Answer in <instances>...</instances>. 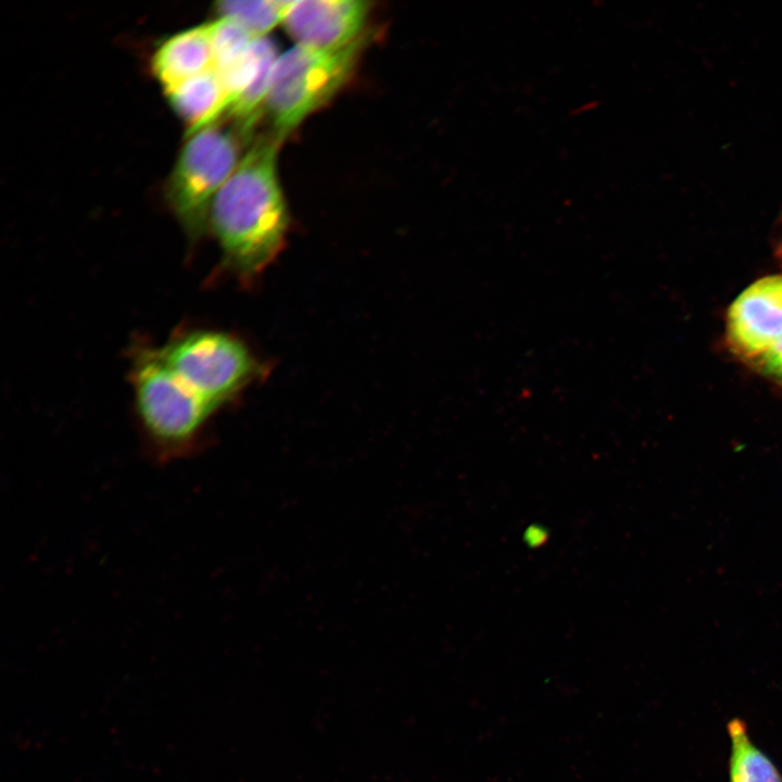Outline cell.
<instances>
[{"instance_id":"1","label":"cell","mask_w":782,"mask_h":782,"mask_svg":"<svg viewBox=\"0 0 782 782\" xmlns=\"http://www.w3.org/2000/svg\"><path fill=\"white\" fill-rule=\"evenodd\" d=\"M275 135L254 141L213 201L209 228L226 265L244 279L261 273L283 245L289 214Z\"/></svg>"},{"instance_id":"2","label":"cell","mask_w":782,"mask_h":782,"mask_svg":"<svg viewBox=\"0 0 782 782\" xmlns=\"http://www.w3.org/2000/svg\"><path fill=\"white\" fill-rule=\"evenodd\" d=\"M131 382L148 451L161 464L195 453L204 427L216 411L161 358L157 349H140Z\"/></svg>"},{"instance_id":"3","label":"cell","mask_w":782,"mask_h":782,"mask_svg":"<svg viewBox=\"0 0 782 782\" xmlns=\"http://www.w3.org/2000/svg\"><path fill=\"white\" fill-rule=\"evenodd\" d=\"M363 45V37L336 50L295 45L278 55L265 108L278 139L282 140L340 90Z\"/></svg>"},{"instance_id":"4","label":"cell","mask_w":782,"mask_h":782,"mask_svg":"<svg viewBox=\"0 0 782 782\" xmlns=\"http://www.w3.org/2000/svg\"><path fill=\"white\" fill-rule=\"evenodd\" d=\"M166 185V200L185 234L199 240L209 229L210 212L241 153L236 128L216 122L188 135Z\"/></svg>"},{"instance_id":"5","label":"cell","mask_w":782,"mask_h":782,"mask_svg":"<svg viewBox=\"0 0 782 782\" xmlns=\"http://www.w3.org/2000/svg\"><path fill=\"white\" fill-rule=\"evenodd\" d=\"M157 352L165 364L215 409L260 374L249 349L235 337L217 330L186 331Z\"/></svg>"},{"instance_id":"6","label":"cell","mask_w":782,"mask_h":782,"mask_svg":"<svg viewBox=\"0 0 782 782\" xmlns=\"http://www.w3.org/2000/svg\"><path fill=\"white\" fill-rule=\"evenodd\" d=\"M369 11L370 3L361 0H295L282 25L299 46L336 50L363 37Z\"/></svg>"},{"instance_id":"7","label":"cell","mask_w":782,"mask_h":782,"mask_svg":"<svg viewBox=\"0 0 782 782\" xmlns=\"http://www.w3.org/2000/svg\"><path fill=\"white\" fill-rule=\"evenodd\" d=\"M727 337L734 352L758 357L782 339V275L764 277L732 303Z\"/></svg>"},{"instance_id":"8","label":"cell","mask_w":782,"mask_h":782,"mask_svg":"<svg viewBox=\"0 0 782 782\" xmlns=\"http://www.w3.org/2000/svg\"><path fill=\"white\" fill-rule=\"evenodd\" d=\"M151 70L164 91L214 70L212 23L186 28L164 39L152 54Z\"/></svg>"},{"instance_id":"9","label":"cell","mask_w":782,"mask_h":782,"mask_svg":"<svg viewBox=\"0 0 782 782\" xmlns=\"http://www.w3.org/2000/svg\"><path fill=\"white\" fill-rule=\"evenodd\" d=\"M164 92L175 113L187 124L188 135L215 123L228 109V93L215 70L189 78Z\"/></svg>"},{"instance_id":"10","label":"cell","mask_w":782,"mask_h":782,"mask_svg":"<svg viewBox=\"0 0 782 782\" xmlns=\"http://www.w3.org/2000/svg\"><path fill=\"white\" fill-rule=\"evenodd\" d=\"M730 739V782H782L774 762L752 740L747 724L741 718L727 723Z\"/></svg>"},{"instance_id":"11","label":"cell","mask_w":782,"mask_h":782,"mask_svg":"<svg viewBox=\"0 0 782 782\" xmlns=\"http://www.w3.org/2000/svg\"><path fill=\"white\" fill-rule=\"evenodd\" d=\"M289 1H219L216 2L218 16L229 18L256 38L266 37L277 25L282 24Z\"/></svg>"},{"instance_id":"12","label":"cell","mask_w":782,"mask_h":782,"mask_svg":"<svg viewBox=\"0 0 782 782\" xmlns=\"http://www.w3.org/2000/svg\"><path fill=\"white\" fill-rule=\"evenodd\" d=\"M214 70L226 68L240 61L251 49L256 37L238 23L220 17L212 21Z\"/></svg>"},{"instance_id":"13","label":"cell","mask_w":782,"mask_h":782,"mask_svg":"<svg viewBox=\"0 0 782 782\" xmlns=\"http://www.w3.org/2000/svg\"><path fill=\"white\" fill-rule=\"evenodd\" d=\"M757 365L764 374L782 380V339L757 357Z\"/></svg>"}]
</instances>
